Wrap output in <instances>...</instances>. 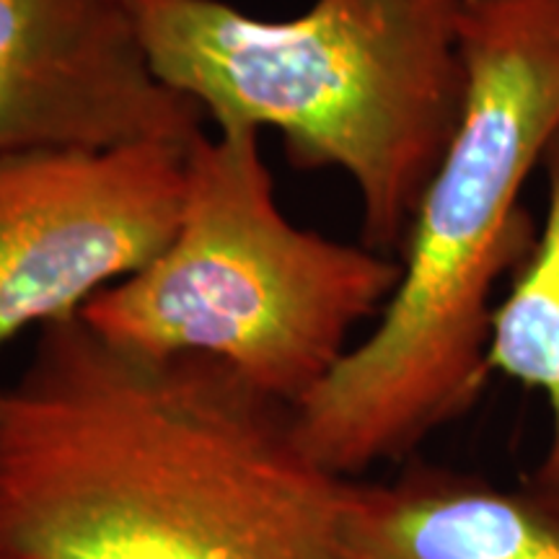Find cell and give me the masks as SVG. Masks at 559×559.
Instances as JSON below:
<instances>
[{"instance_id": "obj_8", "label": "cell", "mask_w": 559, "mask_h": 559, "mask_svg": "<svg viewBox=\"0 0 559 559\" xmlns=\"http://www.w3.org/2000/svg\"><path fill=\"white\" fill-rule=\"evenodd\" d=\"M542 169L547 210L534 251L495 306L487 368L547 400L549 440L526 485L559 502V135Z\"/></svg>"}, {"instance_id": "obj_6", "label": "cell", "mask_w": 559, "mask_h": 559, "mask_svg": "<svg viewBox=\"0 0 559 559\" xmlns=\"http://www.w3.org/2000/svg\"><path fill=\"white\" fill-rule=\"evenodd\" d=\"M202 124L158 79L130 0H0V156L190 145Z\"/></svg>"}, {"instance_id": "obj_3", "label": "cell", "mask_w": 559, "mask_h": 559, "mask_svg": "<svg viewBox=\"0 0 559 559\" xmlns=\"http://www.w3.org/2000/svg\"><path fill=\"white\" fill-rule=\"evenodd\" d=\"M166 86L215 130H275L296 169H340L360 243L400 260L464 117V0H313L257 19L226 0H130Z\"/></svg>"}, {"instance_id": "obj_5", "label": "cell", "mask_w": 559, "mask_h": 559, "mask_svg": "<svg viewBox=\"0 0 559 559\" xmlns=\"http://www.w3.org/2000/svg\"><path fill=\"white\" fill-rule=\"evenodd\" d=\"M190 145L0 156V349L81 317L171 241Z\"/></svg>"}, {"instance_id": "obj_7", "label": "cell", "mask_w": 559, "mask_h": 559, "mask_svg": "<svg viewBox=\"0 0 559 559\" xmlns=\"http://www.w3.org/2000/svg\"><path fill=\"white\" fill-rule=\"evenodd\" d=\"M347 536L358 559H559V502L409 459L349 481Z\"/></svg>"}, {"instance_id": "obj_4", "label": "cell", "mask_w": 559, "mask_h": 559, "mask_svg": "<svg viewBox=\"0 0 559 559\" xmlns=\"http://www.w3.org/2000/svg\"><path fill=\"white\" fill-rule=\"evenodd\" d=\"M394 257L300 228L277 205L262 132H200L171 241L81 319L132 353L218 360L296 409L396 290Z\"/></svg>"}, {"instance_id": "obj_2", "label": "cell", "mask_w": 559, "mask_h": 559, "mask_svg": "<svg viewBox=\"0 0 559 559\" xmlns=\"http://www.w3.org/2000/svg\"><path fill=\"white\" fill-rule=\"evenodd\" d=\"M469 94L379 324L296 407L300 443L347 479L415 459L477 404L495 288L536 247L523 190L559 135V0H464Z\"/></svg>"}, {"instance_id": "obj_1", "label": "cell", "mask_w": 559, "mask_h": 559, "mask_svg": "<svg viewBox=\"0 0 559 559\" xmlns=\"http://www.w3.org/2000/svg\"><path fill=\"white\" fill-rule=\"evenodd\" d=\"M349 481L223 362L132 353L81 317L0 389V559H358Z\"/></svg>"}]
</instances>
